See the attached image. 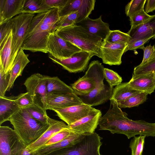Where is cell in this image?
<instances>
[{
    "label": "cell",
    "mask_w": 155,
    "mask_h": 155,
    "mask_svg": "<svg viewBox=\"0 0 155 155\" xmlns=\"http://www.w3.org/2000/svg\"><path fill=\"white\" fill-rule=\"evenodd\" d=\"M110 101L108 110L99 119V130H108L113 134H123L128 139L137 135L155 137V122L130 119L127 114L118 107L115 100Z\"/></svg>",
    "instance_id": "obj_1"
},
{
    "label": "cell",
    "mask_w": 155,
    "mask_h": 155,
    "mask_svg": "<svg viewBox=\"0 0 155 155\" xmlns=\"http://www.w3.org/2000/svg\"><path fill=\"white\" fill-rule=\"evenodd\" d=\"M59 9L52 8L38 14L32 19L21 48L32 52L48 53L47 43L60 18Z\"/></svg>",
    "instance_id": "obj_2"
},
{
    "label": "cell",
    "mask_w": 155,
    "mask_h": 155,
    "mask_svg": "<svg viewBox=\"0 0 155 155\" xmlns=\"http://www.w3.org/2000/svg\"><path fill=\"white\" fill-rule=\"evenodd\" d=\"M9 121L26 146L38 139L50 126V123L44 124L34 118L25 108L21 109Z\"/></svg>",
    "instance_id": "obj_3"
},
{
    "label": "cell",
    "mask_w": 155,
    "mask_h": 155,
    "mask_svg": "<svg viewBox=\"0 0 155 155\" xmlns=\"http://www.w3.org/2000/svg\"><path fill=\"white\" fill-rule=\"evenodd\" d=\"M54 32L82 51L94 53L97 56L102 40L89 33L82 27L74 24L58 29Z\"/></svg>",
    "instance_id": "obj_4"
},
{
    "label": "cell",
    "mask_w": 155,
    "mask_h": 155,
    "mask_svg": "<svg viewBox=\"0 0 155 155\" xmlns=\"http://www.w3.org/2000/svg\"><path fill=\"white\" fill-rule=\"evenodd\" d=\"M104 68L99 61H92L85 74L71 84L74 93L78 96L87 94L98 84L104 83Z\"/></svg>",
    "instance_id": "obj_5"
},
{
    "label": "cell",
    "mask_w": 155,
    "mask_h": 155,
    "mask_svg": "<svg viewBox=\"0 0 155 155\" xmlns=\"http://www.w3.org/2000/svg\"><path fill=\"white\" fill-rule=\"evenodd\" d=\"M102 139V137L94 132L86 135L73 146L57 150L47 155H102L100 152Z\"/></svg>",
    "instance_id": "obj_6"
},
{
    "label": "cell",
    "mask_w": 155,
    "mask_h": 155,
    "mask_svg": "<svg viewBox=\"0 0 155 155\" xmlns=\"http://www.w3.org/2000/svg\"><path fill=\"white\" fill-rule=\"evenodd\" d=\"M35 14L22 13L10 19L13 34L11 60L12 63L21 47Z\"/></svg>",
    "instance_id": "obj_7"
},
{
    "label": "cell",
    "mask_w": 155,
    "mask_h": 155,
    "mask_svg": "<svg viewBox=\"0 0 155 155\" xmlns=\"http://www.w3.org/2000/svg\"><path fill=\"white\" fill-rule=\"evenodd\" d=\"M26 147L14 130L0 126V155H18Z\"/></svg>",
    "instance_id": "obj_8"
},
{
    "label": "cell",
    "mask_w": 155,
    "mask_h": 155,
    "mask_svg": "<svg viewBox=\"0 0 155 155\" xmlns=\"http://www.w3.org/2000/svg\"><path fill=\"white\" fill-rule=\"evenodd\" d=\"M96 54L94 53L81 51L71 57L66 59H59L49 54L48 57L54 62L61 66L63 68L71 73L85 71L91 58Z\"/></svg>",
    "instance_id": "obj_9"
},
{
    "label": "cell",
    "mask_w": 155,
    "mask_h": 155,
    "mask_svg": "<svg viewBox=\"0 0 155 155\" xmlns=\"http://www.w3.org/2000/svg\"><path fill=\"white\" fill-rule=\"evenodd\" d=\"M47 51L49 54L54 57L63 59L70 58L82 50L53 32L51 34L48 38Z\"/></svg>",
    "instance_id": "obj_10"
},
{
    "label": "cell",
    "mask_w": 155,
    "mask_h": 155,
    "mask_svg": "<svg viewBox=\"0 0 155 155\" xmlns=\"http://www.w3.org/2000/svg\"><path fill=\"white\" fill-rule=\"evenodd\" d=\"M47 76L35 73L25 80L24 85L33 97L35 104L45 109Z\"/></svg>",
    "instance_id": "obj_11"
},
{
    "label": "cell",
    "mask_w": 155,
    "mask_h": 155,
    "mask_svg": "<svg viewBox=\"0 0 155 155\" xmlns=\"http://www.w3.org/2000/svg\"><path fill=\"white\" fill-rule=\"evenodd\" d=\"M127 44L113 43L104 40L100 47L97 56L101 58L103 63L110 65H119Z\"/></svg>",
    "instance_id": "obj_12"
},
{
    "label": "cell",
    "mask_w": 155,
    "mask_h": 155,
    "mask_svg": "<svg viewBox=\"0 0 155 155\" xmlns=\"http://www.w3.org/2000/svg\"><path fill=\"white\" fill-rule=\"evenodd\" d=\"M95 0H68L62 8L59 9V16L61 17L78 12V23L88 17L94 10Z\"/></svg>",
    "instance_id": "obj_13"
},
{
    "label": "cell",
    "mask_w": 155,
    "mask_h": 155,
    "mask_svg": "<svg viewBox=\"0 0 155 155\" xmlns=\"http://www.w3.org/2000/svg\"><path fill=\"white\" fill-rule=\"evenodd\" d=\"M102 116L101 111L94 108L87 116L68 125V127L76 134L86 135L91 134L95 132Z\"/></svg>",
    "instance_id": "obj_14"
},
{
    "label": "cell",
    "mask_w": 155,
    "mask_h": 155,
    "mask_svg": "<svg viewBox=\"0 0 155 155\" xmlns=\"http://www.w3.org/2000/svg\"><path fill=\"white\" fill-rule=\"evenodd\" d=\"M114 87H111L104 83L98 84L96 88L89 94L78 96L83 103L91 107L101 104L111 99Z\"/></svg>",
    "instance_id": "obj_15"
},
{
    "label": "cell",
    "mask_w": 155,
    "mask_h": 155,
    "mask_svg": "<svg viewBox=\"0 0 155 155\" xmlns=\"http://www.w3.org/2000/svg\"><path fill=\"white\" fill-rule=\"evenodd\" d=\"M84 104L74 92L65 94H47L45 109L53 111Z\"/></svg>",
    "instance_id": "obj_16"
},
{
    "label": "cell",
    "mask_w": 155,
    "mask_h": 155,
    "mask_svg": "<svg viewBox=\"0 0 155 155\" xmlns=\"http://www.w3.org/2000/svg\"><path fill=\"white\" fill-rule=\"evenodd\" d=\"M94 109L87 105L82 104L56 109L54 111L60 119L70 125L88 115Z\"/></svg>",
    "instance_id": "obj_17"
},
{
    "label": "cell",
    "mask_w": 155,
    "mask_h": 155,
    "mask_svg": "<svg viewBox=\"0 0 155 155\" xmlns=\"http://www.w3.org/2000/svg\"><path fill=\"white\" fill-rule=\"evenodd\" d=\"M50 126L38 139L26 147L30 153H33L43 147L55 134L61 130L68 127L63 121L49 117Z\"/></svg>",
    "instance_id": "obj_18"
},
{
    "label": "cell",
    "mask_w": 155,
    "mask_h": 155,
    "mask_svg": "<svg viewBox=\"0 0 155 155\" xmlns=\"http://www.w3.org/2000/svg\"><path fill=\"white\" fill-rule=\"evenodd\" d=\"M131 89L150 94L155 90V72L134 75L128 82Z\"/></svg>",
    "instance_id": "obj_19"
},
{
    "label": "cell",
    "mask_w": 155,
    "mask_h": 155,
    "mask_svg": "<svg viewBox=\"0 0 155 155\" xmlns=\"http://www.w3.org/2000/svg\"><path fill=\"white\" fill-rule=\"evenodd\" d=\"M74 24L82 27L88 32L103 41L105 39L110 31L109 24L102 21L101 15L95 19H92L88 17Z\"/></svg>",
    "instance_id": "obj_20"
},
{
    "label": "cell",
    "mask_w": 155,
    "mask_h": 155,
    "mask_svg": "<svg viewBox=\"0 0 155 155\" xmlns=\"http://www.w3.org/2000/svg\"><path fill=\"white\" fill-rule=\"evenodd\" d=\"M26 0H0V25L22 13Z\"/></svg>",
    "instance_id": "obj_21"
},
{
    "label": "cell",
    "mask_w": 155,
    "mask_h": 155,
    "mask_svg": "<svg viewBox=\"0 0 155 155\" xmlns=\"http://www.w3.org/2000/svg\"><path fill=\"white\" fill-rule=\"evenodd\" d=\"M132 40H139L152 38H155V14L144 22L135 28H130L127 33Z\"/></svg>",
    "instance_id": "obj_22"
},
{
    "label": "cell",
    "mask_w": 155,
    "mask_h": 155,
    "mask_svg": "<svg viewBox=\"0 0 155 155\" xmlns=\"http://www.w3.org/2000/svg\"><path fill=\"white\" fill-rule=\"evenodd\" d=\"M86 135L73 132L61 141L52 145L41 147L33 153L40 155H47L57 150L73 146L81 141Z\"/></svg>",
    "instance_id": "obj_23"
},
{
    "label": "cell",
    "mask_w": 155,
    "mask_h": 155,
    "mask_svg": "<svg viewBox=\"0 0 155 155\" xmlns=\"http://www.w3.org/2000/svg\"><path fill=\"white\" fill-rule=\"evenodd\" d=\"M12 38V30L0 44V68L2 69L4 74L8 73L13 65L11 60Z\"/></svg>",
    "instance_id": "obj_24"
},
{
    "label": "cell",
    "mask_w": 155,
    "mask_h": 155,
    "mask_svg": "<svg viewBox=\"0 0 155 155\" xmlns=\"http://www.w3.org/2000/svg\"><path fill=\"white\" fill-rule=\"evenodd\" d=\"M28 55L25 54L21 48L19 49L14 61L11 69L9 71L11 77L7 91H9L13 87L16 79L21 76L23 71L30 62Z\"/></svg>",
    "instance_id": "obj_25"
},
{
    "label": "cell",
    "mask_w": 155,
    "mask_h": 155,
    "mask_svg": "<svg viewBox=\"0 0 155 155\" xmlns=\"http://www.w3.org/2000/svg\"><path fill=\"white\" fill-rule=\"evenodd\" d=\"M16 97L0 96V126L21 109L15 102Z\"/></svg>",
    "instance_id": "obj_26"
},
{
    "label": "cell",
    "mask_w": 155,
    "mask_h": 155,
    "mask_svg": "<svg viewBox=\"0 0 155 155\" xmlns=\"http://www.w3.org/2000/svg\"><path fill=\"white\" fill-rule=\"evenodd\" d=\"M47 94H65L74 92L71 86L58 77L47 76Z\"/></svg>",
    "instance_id": "obj_27"
},
{
    "label": "cell",
    "mask_w": 155,
    "mask_h": 155,
    "mask_svg": "<svg viewBox=\"0 0 155 155\" xmlns=\"http://www.w3.org/2000/svg\"><path fill=\"white\" fill-rule=\"evenodd\" d=\"M141 92L130 88L128 82L122 83L114 88L111 99L114 100L116 102L124 101Z\"/></svg>",
    "instance_id": "obj_28"
},
{
    "label": "cell",
    "mask_w": 155,
    "mask_h": 155,
    "mask_svg": "<svg viewBox=\"0 0 155 155\" xmlns=\"http://www.w3.org/2000/svg\"><path fill=\"white\" fill-rule=\"evenodd\" d=\"M50 9L44 3L43 0H26L22 13L40 14Z\"/></svg>",
    "instance_id": "obj_29"
},
{
    "label": "cell",
    "mask_w": 155,
    "mask_h": 155,
    "mask_svg": "<svg viewBox=\"0 0 155 155\" xmlns=\"http://www.w3.org/2000/svg\"><path fill=\"white\" fill-rule=\"evenodd\" d=\"M148 94L141 92L136 94L124 101L116 102L118 107L121 108H126L136 107L145 102L147 99Z\"/></svg>",
    "instance_id": "obj_30"
},
{
    "label": "cell",
    "mask_w": 155,
    "mask_h": 155,
    "mask_svg": "<svg viewBox=\"0 0 155 155\" xmlns=\"http://www.w3.org/2000/svg\"><path fill=\"white\" fill-rule=\"evenodd\" d=\"M34 118L45 124H49V117L47 115L46 110L38 105L34 104L25 108Z\"/></svg>",
    "instance_id": "obj_31"
},
{
    "label": "cell",
    "mask_w": 155,
    "mask_h": 155,
    "mask_svg": "<svg viewBox=\"0 0 155 155\" xmlns=\"http://www.w3.org/2000/svg\"><path fill=\"white\" fill-rule=\"evenodd\" d=\"M132 38L127 33L119 30H110L105 40L113 43L128 44Z\"/></svg>",
    "instance_id": "obj_32"
},
{
    "label": "cell",
    "mask_w": 155,
    "mask_h": 155,
    "mask_svg": "<svg viewBox=\"0 0 155 155\" xmlns=\"http://www.w3.org/2000/svg\"><path fill=\"white\" fill-rule=\"evenodd\" d=\"M146 136L139 135L135 136L131 140L129 147L131 150V155H142Z\"/></svg>",
    "instance_id": "obj_33"
},
{
    "label": "cell",
    "mask_w": 155,
    "mask_h": 155,
    "mask_svg": "<svg viewBox=\"0 0 155 155\" xmlns=\"http://www.w3.org/2000/svg\"><path fill=\"white\" fill-rule=\"evenodd\" d=\"M146 0H132L126 5L125 13L130 17L134 14L144 9Z\"/></svg>",
    "instance_id": "obj_34"
},
{
    "label": "cell",
    "mask_w": 155,
    "mask_h": 155,
    "mask_svg": "<svg viewBox=\"0 0 155 155\" xmlns=\"http://www.w3.org/2000/svg\"><path fill=\"white\" fill-rule=\"evenodd\" d=\"M78 15V12H75L68 15L60 17L54 27L53 32L59 28L74 25L76 22Z\"/></svg>",
    "instance_id": "obj_35"
},
{
    "label": "cell",
    "mask_w": 155,
    "mask_h": 155,
    "mask_svg": "<svg viewBox=\"0 0 155 155\" xmlns=\"http://www.w3.org/2000/svg\"><path fill=\"white\" fill-rule=\"evenodd\" d=\"M104 77L111 87L120 84L123 81L122 77L117 72L106 68H104Z\"/></svg>",
    "instance_id": "obj_36"
},
{
    "label": "cell",
    "mask_w": 155,
    "mask_h": 155,
    "mask_svg": "<svg viewBox=\"0 0 155 155\" xmlns=\"http://www.w3.org/2000/svg\"><path fill=\"white\" fill-rule=\"evenodd\" d=\"M15 101L21 108H25L35 104L33 97L27 91L16 96Z\"/></svg>",
    "instance_id": "obj_37"
},
{
    "label": "cell",
    "mask_w": 155,
    "mask_h": 155,
    "mask_svg": "<svg viewBox=\"0 0 155 155\" xmlns=\"http://www.w3.org/2000/svg\"><path fill=\"white\" fill-rule=\"evenodd\" d=\"M150 16L143 10L130 16V28H135L142 24L148 19Z\"/></svg>",
    "instance_id": "obj_38"
},
{
    "label": "cell",
    "mask_w": 155,
    "mask_h": 155,
    "mask_svg": "<svg viewBox=\"0 0 155 155\" xmlns=\"http://www.w3.org/2000/svg\"><path fill=\"white\" fill-rule=\"evenodd\" d=\"M73 132L69 127L64 128L55 134L43 147L59 142L67 137Z\"/></svg>",
    "instance_id": "obj_39"
},
{
    "label": "cell",
    "mask_w": 155,
    "mask_h": 155,
    "mask_svg": "<svg viewBox=\"0 0 155 155\" xmlns=\"http://www.w3.org/2000/svg\"><path fill=\"white\" fill-rule=\"evenodd\" d=\"M152 71L155 72V58L146 64L139 65L134 67L133 75H137L145 74Z\"/></svg>",
    "instance_id": "obj_40"
},
{
    "label": "cell",
    "mask_w": 155,
    "mask_h": 155,
    "mask_svg": "<svg viewBox=\"0 0 155 155\" xmlns=\"http://www.w3.org/2000/svg\"><path fill=\"white\" fill-rule=\"evenodd\" d=\"M11 74L9 71L4 74L0 68V96H5L10 82Z\"/></svg>",
    "instance_id": "obj_41"
},
{
    "label": "cell",
    "mask_w": 155,
    "mask_h": 155,
    "mask_svg": "<svg viewBox=\"0 0 155 155\" xmlns=\"http://www.w3.org/2000/svg\"><path fill=\"white\" fill-rule=\"evenodd\" d=\"M142 49L143 51V56L141 63L139 65H143L152 60L155 58V48L154 45H150L144 47Z\"/></svg>",
    "instance_id": "obj_42"
},
{
    "label": "cell",
    "mask_w": 155,
    "mask_h": 155,
    "mask_svg": "<svg viewBox=\"0 0 155 155\" xmlns=\"http://www.w3.org/2000/svg\"><path fill=\"white\" fill-rule=\"evenodd\" d=\"M152 38H150L147 39L139 40H132L127 44L125 52L128 50L134 51L137 49H142L144 45L150 39Z\"/></svg>",
    "instance_id": "obj_43"
},
{
    "label": "cell",
    "mask_w": 155,
    "mask_h": 155,
    "mask_svg": "<svg viewBox=\"0 0 155 155\" xmlns=\"http://www.w3.org/2000/svg\"><path fill=\"white\" fill-rule=\"evenodd\" d=\"M0 44L1 43L6 35L12 30L10 19L0 25Z\"/></svg>",
    "instance_id": "obj_44"
},
{
    "label": "cell",
    "mask_w": 155,
    "mask_h": 155,
    "mask_svg": "<svg viewBox=\"0 0 155 155\" xmlns=\"http://www.w3.org/2000/svg\"><path fill=\"white\" fill-rule=\"evenodd\" d=\"M43 1L50 9L57 8L60 9L64 6L68 0H43Z\"/></svg>",
    "instance_id": "obj_45"
},
{
    "label": "cell",
    "mask_w": 155,
    "mask_h": 155,
    "mask_svg": "<svg viewBox=\"0 0 155 155\" xmlns=\"http://www.w3.org/2000/svg\"><path fill=\"white\" fill-rule=\"evenodd\" d=\"M145 12L147 13L155 11V0H146Z\"/></svg>",
    "instance_id": "obj_46"
},
{
    "label": "cell",
    "mask_w": 155,
    "mask_h": 155,
    "mask_svg": "<svg viewBox=\"0 0 155 155\" xmlns=\"http://www.w3.org/2000/svg\"><path fill=\"white\" fill-rule=\"evenodd\" d=\"M18 155H40L35 153H30L26 149V147L23 149Z\"/></svg>",
    "instance_id": "obj_47"
}]
</instances>
